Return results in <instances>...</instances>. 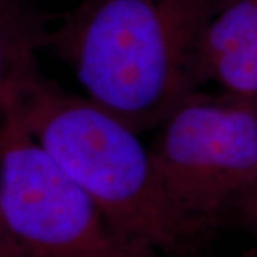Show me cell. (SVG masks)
Segmentation results:
<instances>
[{
  "instance_id": "3",
  "label": "cell",
  "mask_w": 257,
  "mask_h": 257,
  "mask_svg": "<svg viewBox=\"0 0 257 257\" xmlns=\"http://www.w3.org/2000/svg\"><path fill=\"white\" fill-rule=\"evenodd\" d=\"M149 147L172 206L200 239L256 180L254 103L194 93L156 128Z\"/></svg>"
},
{
  "instance_id": "7",
  "label": "cell",
  "mask_w": 257,
  "mask_h": 257,
  "mask_svg": "<svg viewBox=\"0 0 257 257\" xmlns=\"http://www.w3.org/2000/svg\"><path fill=\"white\" fill-rule=\"evenodd\" d=\"M244 227L251 233L257 243V177L236 203L234 209Z\"/></svg>"
},
{
  "instance_id": "5",
  "label": "cell",
  "mask_w": 257,
  "mask_h": 257,
  "mask_svg": "<svg viewBox=\"0 0 257 257\" xmlns=\"http://www.w3.org/2000/svg\"><path fill=\"white\" fill-rule=\"evenodd\" d=\"M204 82L227 94L257 99V0H226L202 42Z\"/></svg>"
},
{
  "instance_id": "2",
  "label": "cell",
  "mask_w": 257,
  "mask_h": 257,
  "mask_svg": "<svg viewBox=\"0 0 257 257\" xmlns=\"http://www.w3.org/2000/svg\"><path fill=\"white\" fill-rule=\"evenodd\" d=\"M5 107L128 241L157 256L184 254L199 240L169 200L150 147L127 123L40 72Z\"/></svg>"
},
{
  "instance_id": "4",
  "label": "cell",
  "mask_w": 257,
  "mask_h": 257,
  "mask_svg": "<svg viewBox=\"0 0 257 257\" xmlns=\"http://www.w3.org/2000/svg\"><path fill=\"white\" fill-rule=\"evenodd\" d=\"M0 216L16 257H155L114 229L10 107L0 110Z\"/></svg>"
},
{
  "instance_id": "6",
  "label": "cell",
  "mask_w": 257,
  "mask_h": 257,
  "mask_svg": "<svg viewBox=\"0 0 257 257\" xmlns=\"http://www.w3.org/2000/svg\"><path fill=\"white\" fill-rule=\"evenodd\" d=\"M49 30L22 0H0V110L37 74V52L46 47Z\"/></svg>"
},
{
  "instance_id": "1",
  "label": "cell",
  "mask_w": 257,
  "mask_h": 257,
  "mask_svg": "<svg viewBox=\"0 0 257 257\" xmlns=\"http://www.w3.org/2000/svg\"><path fill=\"white\" fill-rule=\"evenodd\" d=\"M226 0H82L47 33L84 96L143 133L204 82L202 42Z\"/></svg>"
},
{
  "instance_id": "9",
  "label": "cell",
  "mask_w": 257,
  "mask_h": 257,
  "mask_svg": "<svg viewBox=\"0 0 257 257\" xmlns=\"http://www.w3.org/2000/svg\"><path fill=\"white\" fill-rule=\"evenodd\" d=\"M246 257H257V243L254 244V247L251 248V250H248L247 253H246Z\"/></svg>"
},
{
  "instance_id": "8",
  "label": "cell",
  "mask_w": 257,
  "mask_h": 257,
  "mask_svg": "<svg viewBox=\"0 0 257 257\" xmlns=\"http://www.w3.org/2000/svg\"><path fill=\"white\" fill-rule=\"evenodd\" d=\"M0 257H16L13 243L8 234V230L3 224L2 216H0Z\"/></svg>"
},
{
  "instance_id": "10",
  "label": "cell",
  "mask_w": 257,
  "mask_h": 257,
  "mask_svg": "<svg viewBox=\"0 0 257 257\" xmlns=\"http://www.w3.org/2000/svg\"><path fill=\"white\" fill-rule=\"evenodd\" d=\"M253 103H254V107H256V111H257V99L254 101H253Z\"/></svg>"
}]
</instances>
